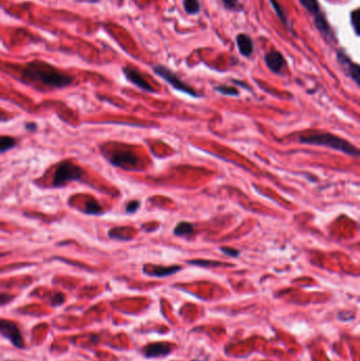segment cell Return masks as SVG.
I'll use <instances>...</instances> for the list:
<instances>
[{
    "instance_id": "6da1fadb",
    "label": "cell",
    "mask_w": 360,
    "mask_h": 361,
    "mask_svg": "<svg viewBox=\"0 0 360 361\" xmlns=\"http://www.w3.org/2000/svg\"><path fill=\"white\" fill-rule=\"evenodd\" d=\"M23 77L29 81L39 82L52 88H64L73 82V77L70 75L58 71L51 65L41 62L28 64L23 70Z\"/></svg>"
},
{
    "instance_id": "7a4b0ae2",
    "label": "cell",
    "mask_w": 360,
    "mask_h": 361,
    "mask_svg": "<svg viewBox=\"0 0 360 361\" xmlns=\"http://www.w3.org/2000/svg\"><path fill=\"white\" fill-rule=\"evenodd\" d=\"M300 142L303 144L328 147V148L331 149L343 152V154L347 155L353 156L359 155V150L355 146L352 145L350 142H347V140L334 136V134L331 133H319L312 134V136L308 137H301Z\"/></svg>"
},
{
    "instance_id": "3957f363",
    "label": "cell",
    "mask_w": 360,
    "mask_h": 361,
    "mask_svg": "<svg viewBox=\"0 0 360 361\" xmlns=\"http://www.w3.org/2000/svg\"><path fill=\"white\" fill-rule=\"evenodd\" d=\"M83 176L84 170L81 167L73 164L72 162L66 161L60 163L56 170H55L52 185L53 187H60L69 182L81 180Z\"/></svg>"
},
{
    "instance_id": "277c9868",
    "label": "cell",
    "mask_w": 360,
    "mask_h": 361,
    "mask_svg": "<svg viewBox=\"0 0 360 361\" xmlns=\"http://www.w3.org/2000/svg\"><path fill=\"white\" fill-rule=\"evenodd\" d=\"M154 71L156 75L162 77L164 81H166L169 85H171L175 90L190 95L192 97H198V93L196 92V91H194L190 86H188L184 82H182L181 79L178 77V75L174 74V73L170 69H168L167 67L157 65L154 67Z\"/></svg>"
},
{
    "instance_id": "5b68a950",
    "label": "cell",
    "mask_w": 360,
    "mask_h": 361,
    "mask_svg": "<svg viewBox=\"0 0 360 361\" xmlns=\"http://www.w3.org/2000/svg\"><path fill=\"white\" fill-rule=\"evenodd\" d=\"M0 334L9 339L11 344L18 348H24V340L19 327L13 321L0 320Z\"/></svg>"
},
{
    "instance_id": "8992f818",
    "label": "cell",
    "mask_w": 360,
    "mask_h": 361,
    "mask_svg": "<svg viewBox=\"0 0 360 361\" xmlns=\"http://www.w3.org/2000/svg\"><path fill=\"white\" fill-rule=\"evenodd\" d=\"M110 163L114 166H118L124 169H133L138 163L137 155L132 154L130 150H117L114 151L109 158Z\"/></svg>"
},
{
    "instance_id": "52a82bcc",
    "label": "cell",
    "mask_w": 360,
    "mask_h": 361,
    "mask_svg": "<svg viewBox=\"0 0 360 361\" xmlns=\"http://www.w3.org/2000/svg\"><path fill=\"white\" fill-rule=\"evenodd\" d=\"M123 71L128 81L131 82L133 85H136L139 89L146 91V92H155V90L151 87L149 83L146 81L144 76L137 70L130 68V67H126V68L123 69Z\"/></svg>"
},
{
    "instance_id": "ba28073f",
    "label": "cell",
    "mask_w": 360,
    "mask_h": 361,
    "mask_svg": "<svg viewBox=\"0 0 360 361\" xmlns=\"http://www.w3.org/2000/svg\"><path fill=\"white\" fill-rule=\"evenodd\" d=\"M172 350V345L166 342H156L144 347V355L148 358H155L161 356H166Z\"/></svg>"
},
{
    "instance_id": "9c48e42d",
    "label": "cell",
    "mask_w": 360,
    "mask_h": 361,
    "mask_svg": "<svg viewBox=\"0 0 360 361\" xmlns=\"http://www.w3.org/2000/svg\"><path fill=\"white\" fill-rule=\"evenodd\" d=\"M337 58L346 74L357 85H359V66L357 64H354L343 52H338Z\"/></svg>"
},
{
    "instance_id": "30bf717a",
    "label": "cell",
    "mask_w": 360,
    "mask_h": 361,
    "mask_svg": "<svg viewBox=\"0 0 360 361\" xmlns=\"http://www.w3.org/2000/svg\"><path fill=\"white\" fill-rule=\"evenodd\" d=\"M265 64L271 71L280 73L285 66V59L280 52L272 51L265 55Z\"/></svg>"
},
{
    "instance_id": "8fae6325",
    "label": "cell",
    "mask_w": 360,
    "mask_h": 361,
    "mask_svg": "<svg viewBox=\"0 0 360 361\" xmlns=\"http://www.w3.org/2000/svg\"><path fill=\"white\" fill-rule=\"evenodd\" d=\"M237 46H238V48H239V51L243 55V56H245V57L251 56L252 53H253V50H254V44H253V41H252L251 37H249L248 35L243 34V33L238 35L237 36Z\"/></svg>"
},
{
    "instance_id": "7c38bea8",
    "label": "cell",
    "mask_w": 360,
    "mask_h": 361,
    "mask_svg": "<svg viewBox=\"0 0 360 361\" xmlns=\"http://www.w3.org/2000/svg\"><path fill=\"white\" fill-rule=\"evenodd\" d=\"M181 269H182L181 266H176V265L168 266V267L157 265V266H152L151 271L145 272V273L149 275V276H152V277L162 278V277H166V276H171V275L180 272Z\"/></svg>"
},
{
    "instance_id": "4fadbf2b",
    "label": "cell",
    "mask_w": 360,
    "mask_h": 361,
    "mask_svg": "<svg viewBox=\"0 0 360 361\" xmlns=\"http://www.w3.org/2000/svg\"><path fill=\"white\" fill-rule=\"evenodd\" d=\"M84 212H86L87 215H101L103 212V207L100 205L99 202H97L93 198H89L86 202V205H85V209Z\"/></svg>"
},
{
    "instance_id": "5bb4252c",
    "label": "cell",
    "mask_w": 360,
    "mask_h": 361,
    "mask_svg": "<svg viewBox=\"0 0 360 361\" xmlns=\"http://www.w3.org/2000/svg\"><path fill=\"white\" fill-rule=\"evenodd\" d=\"M193 232V225L188 222H180L173 229V234L176 236H189Z\"/></svg>"
},
{
    "instance_id": "9a60e30c",
    "label": "cell",
    "mask_w": 360,
    "mask_h": 361,
    "mask_svg": "<svg viewBox=\"0 0 360 361\" xmlns=\"http://www.w3.org/2000/svg\"><path fill=\"white\" fill-rule=\"evenodd\" d=\"M300 3L309 12L310 14L318 15L320 13L319 3L317 0H300Z\"/></svg>"
},
{
    "instance_id": "2e32d148",
    "label": "cell",
    "mask_w": 360,
    "mask_h": 361,
    "mask_svg": "<svg viewBox=\"0 0 360 361\" xmlns=\"http://www.w3.org/2000/svg\"><path fill=\"white\" fill-rule=\"evenodd\" d=\"M16 139L11 137H0V154L13 148L16 145Z\"/></svg>"
},
{
    "instance_id": "e0dca14e",
    "label": "cell",
    "mask_w": 360,
    "mask_h": 361,
    "mask_svg": "<svg viewBox=\"0 0 360 361\" xmlns=\"http://www.w3.org/2000/svg\"><path fill=\"white\" fill-rule=\"evenodd\" d=\"M184 9L188 14L196 15L200 12V3L198 0H184Z\"/></svg>"
},
{
    "instance_id": "ac0fdd59",
    "label": "cell",
    "mask_w": 360,
    "mask_h": 361,
    "mask_svg": "<svg viewBox=\"0 0 360 361\" xmlns=\"http://www.w3.org/2000/svg\"><path fill=\"white\" fill-rule=\"evenodd\" d=\"M316 27L323 34H329V33H331V31H329L328 24H327V22L326 20V18L323 17L322 15H320V14L316 15Z\"/></svg>"
},
{
    "instance_id": "d6986e66",
    "label": "cell",
    "mask_w": 360,
    "mask_h": 361,
    "mask_svg": "<svg viewBox=\"0 0 360 361\" xmlns=\"http://www.w3.org/2000/svg\"><path fill=\"white\" fill-rule=\"evenodd\" d=\"M224 3L225 9L230 10V11H236V12H240L243 10V5L239 0H222Z\"/></svg>"
},
{
    "instance_id": "ffe728a7",
    "label": "cell",
    "mask_w": 360,
    "mask_h": 361,
    "mask_svg": "<svg viewBox=\"0 0 360 361\" xmlns=\"http://www.w3.org/2000/svg\"><path fill=\"white\" fill-rule=\"evenodd\" d=\"M215 90L218 91L219 93L224 94V95H229V96L239 95V91L234 87H228V86H219V87L215 88Z\"/></svg>"
},
{
    "instance_id": "44dd1931",
    "label": "cell",
    "mask_w": 360,
    "mask_h": 361,
    "mask_svg": "<svg viewBox=\"0 0 360 361\" xmlns=\"http://www.w3.org/2000/svg\"><path fill=\"white\" fill-rule=\"evenodd\" d=\"M187 263H189V264H192V265L203 266V267H215V266H222V265H224L223 263H220V262L204 261V260H191V261H187Z\"/></svg>"
},
{
    "instance_id": "7402d4cb",
    "label": "cell",
    "mask_w": 360,
    "mask_h": 361,
    "mask_svg": "<svg viewBox=\"0 0 360 361\" xmlns=\"http://www.w3.org/2000/svg\"><path fill=\"white\" fill-rule=\"evenodd\" d=\"M270 1H271L273 7H274V12H276L277 16L280 18V19H281V21L284 23V26H288V20H286V16L284 14L283 10L281 9V7H280V4L278 3L277 0H270Z\"/></svg>"
},
{
    "instance_id": "603a6c76",
    "label": "cell",
    "mask_w": 360,
    "mask_h": 361,
    "mask_svg": "<svg viewBox=\"0 0 360 361\" xmlns=\"http://www.w3.org/2000/svg\"><path fill=\"white\" fill-rule=\"evenodd\" d=\"M351 23L352 27L354 29V32H355L356 35H359L358 31V23H359V10L356 9L355 11L352 12L351 14Z\"/></svg>"
},
{
    "instance_id": "cb8c5ba5",
    "label": "cell",
    "mask_w": 360,
    "mask_h": 361,
    "mask_svg": "<svg viewBox=\"0 0 360 361\" xmlns=\"http://www.w3.org/2000/svg\"><path fill=\"white\" fill-rule=\"evenodd\" d=\"M139 208V202L134 200V201H131L129 202V203L127 204V207H126V212L127 213H134L137 209Z\"/></svg>"
},
{
    "instance_id": "d4e9b609",
    "label": "cell",
    "mask_w": 360,
    "mask_h": 361,
    "mask_svg": "<svg viewBox=\"0 0 360 361\" xmlns=\"http://www.w3.org/2000/svg\"><path fill=\"white\" fill-rule=\"evenodd\" d=\"M220 250L225 255L227 256H230V257H234V258H237L238 256L240 255V252L236 248H230V247H221L220 248Z\"/></svg>"
},
{
    "instance_id": "484cf974",
    "label": "cell",
    "mask_w": 360,
    "mask_h": 361,
    "mask_svg": "<svg viewBox=\"0 0 360 361\" xmlns=\"http://www.w3.org/2000/svg\"><path fill=\"white\" fill-rule=\"evenodd\" d=\"M15 297L13 295H10V293H0V307H1V305L8 304Z\"/></svg>"
},
{
    "instance_id": "4316f807",
    "label": "cell",
    "mask_w": 360,
    "mask_h": 361,
    "mask_svg": "<svg viewBox=\"0 0 360 361\" xmlns=\"http://www.w3.org/2000/svg\"><path fill=\"white\" fill-rule=\"evenodd\" d=\"M60 298H65L63 293H57V295H55V297H54L53 300H52V304H53V305H59V304H63V302L65 301V300H60Z\"/></svg>"
},
{
    "instance_id": "83f0119b",
    "label": "cell",
    "mask_w": 360,
    "mask_h": 361,
    "mask_svg": "<svg viewBox=\"0 0 360 361\" xmlns=\"http://www.w3.org/2000/svg\"><path fill=\"white\" fill-rule=\"evenodd\" d=\"M26 128H27V129H31V130H35V128H36V125H35V124H27V125H26Z\"/></svg>"
},
{
    "instance_id": "f1b7e54d",
    "label": "cell",
    "mask_w": 360,
    "mask_h": 361,
    "mask_svg": "<svg viewBox=\"0 0 360 361\" xmlns=\"http://www.w3.org/2000/svg\"><path fill=\"white\" fill-rule=\"evenodd\" d=\"M2 120V116H1V114H0V120Z\"/></svg>"
}]
</instances>
